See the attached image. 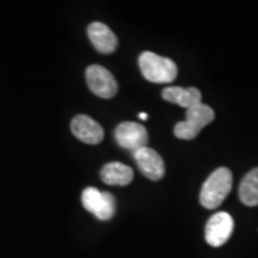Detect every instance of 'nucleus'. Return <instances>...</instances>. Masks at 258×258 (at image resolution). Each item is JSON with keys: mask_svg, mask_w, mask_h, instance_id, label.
Masks as SVG:
<instances>
[{"mask_svg": "<svg viewBox=\"0 0 258 258\" xmlns=\"http://www.w3.org/2000/svg\"><path fill=\"white\" fill-rule=\"evenodd\" d=\"M233 177L227 167H219L203 184L200 192V202L205 208L215 209L224 202L232 189Z\"/></svg>", "mask_w": 258, "mask_h": 258, "instance_id": "obj_1", "label": "nucleus"}, {"mask_svg": "<svg viewBox=\"0 0 258 258\" xmlns=\"http://www.w3.org/2000/svg\"><path fill=\"white\" fill-rule=\"evenodd\" d=\"M139 66L145 78L148 82L156 84L173 82L178 72V69L172 60L157 55L152 51H144L139 56Z\"/></svg>", "mask_w": 258, "mask_h": 258, "instance_id": "obj_2", "label": "nucleus"}, {"mask_svg": "<svg viewBox=\"0 0 258 258\" xmlns=\"http://www.w3.org/2000/svg\"><path fill=\"white\" fill-rule=\"evenodd\" d=\"M214 110L211 106L199 103V104L186 109L185 121L178 122L175 125V135L183 140H192L206 125L214 120Z\"/></svg>", "mask_w": 258, "mask_h": 258, "instance_id": "obj_3", "label": "nucleus"}, {"mask_svg": "<svg viewBox=\"0 0 258 258\" xmlns=\"http://www.w3.org/2000/svg\"><path fill=\"white\" fill-rule=\"evenodd\" d=\"M83 206L86 211L95 214L99 220H109L115 214V198L109 191L86 188L82 195Z\"/></svg>", "mask_w": 258, "mask_h": 258, "instance_id": "obj_4", "label": "nucleus"}, {"mask_svg": "<svg viewBox=\"0 0 258 258\" xmlns=\"http://www.w3.org/2000/svg\"><path fill=\"white\" fill-rule=\"evenodd\" d=\"M86 82L91 91L101 98H112L117 93V82L101 64H91L86 70Z\"/></svg>", "mask_w": 258, "mask_h": 258, "instance_id": "obj_5", "label": "nucleus"}, {"mask_svg": "<svg viewBox=\"0 0 258 258\" xmlns=\"http://www.w3.org/2000/svg\"><path fill=\"white\" fill-rule=\"evenodd\" d=\"M115 139L122 148L135 152L146 147L148 133L143 124L137 122H122L115 129Z\"/></svg>", "mask_w": 258, "mask_h": 258, "instance_id": "obj_6", "label": "nucleus"}, {"mask_svg": "<svg viewBox=\"0 0 258 258\" xmlns=\"http://www.w3.org/2000/svg\"><path fill=\"white\" fill-rule=\"evenodd\" d=\"M233 227V219L228 213H217L209 219L206 225V240L211 246H222L231 238Z\"/></svg>", "mask_w": 258, "mask_h": 258, "instance_id": "obj_7", "label": "nucleus"}, {"mask_svg": "<svg viewBox=\"0 0 258 258\" xmlns=\"http://www.w3.org/2000/svg\"><path fill=\"white\" fill-rule=\"evenodd\" d=\"M139 170L145 177L152 180H159L165 175V164L158 152L150 147H143L133 152Z\"/></svg>", "mask_w": 258, "mask_h": 258, "instance_id": "obj_8", "label": "nucleus"}, {"mask_svg": "<svg viewBox=\"0 0 258 258\" xmlns=\"http://www.w3.org/2000/svg\"><path fill=\"white\" fill-rule=\"evenodd\" d=\"M71 131L77 139L89 145H97L104 139V129L88 115L76 116L71 122Z\"/></svg>", "mask_w": 258, "mask_h": 258, "instance_id": "obj_9", "label": "nucleus"}, {"mask_svg": "<svg viewBox=\"0 0 258 258\" xmlns=\"http://www.w3.org/2000/svg\"><path fill=\"white\" fill-rule=\"evenodd\" d=\"M88 35L90 41L99 53L110 54L117 48V37L110 30L108 25L95 22L88 28Z\"/></svg>", "mask_w": 258, "mask_h": 258, "instance_id": "obj_10", "label": "nucleus"}, {"mask_svg": "<svg viewBox=\"0 0 258 258\" xmlns=\"http://www.w3.org/2000/svg\"><path fill=\"white\" fill-rule=\"evenodd\" d=\"M161 96L165 101L175 103L183 108H191V106L201 103V91L196 88H179V86H171L163 90Z\"/></svg>", "mask_w": 258, "mask_h": 258, "instance_id": "obj_11", "label": "nucleus"}, {"mask_svg": "<svg viewBox=\"0 0 258 258\" xmlns=\"http://www.w3.org/2000/svg\"><path fill=\"white\" fill-rule=\"evenodd\" d=\"M134 178L132 167L124 164L114 161L103 166L101 171V179L108 185H128Z\"/></svg>", "mask_w": 258, "mask_h": 258, "instance_id": "obj_12", "label": "nucleus"}, {"mask_svg": "<svg viewBox=\"0 0 258 258\" xmlns=\"http://www.w3.org/2000/svg\"><path fill=\"white\" fill-rule=\"evenodd\" d=\"M239 198L245 206H258V167L251 170L241 180Z\"/></svg>", "mask_w": 258, "mask_h": 258, "instance_id": "obj_13", "label": "nucleus"}, {"mask_svg": "<svg viewBox=\"0 0 258 258\" xmlns=\"http://www.w3.org/2000/svg\"><path fill=\"white\" fill-rule=\"evenodd\" d=\"M139 117L141 118V120H147V114H145V112H141V114H139Z\"/></svg>", "mask_w": 258, "mask_h": 258, "instance_id": "obj_14", "label": "nucleus"}]
</instances>
